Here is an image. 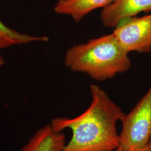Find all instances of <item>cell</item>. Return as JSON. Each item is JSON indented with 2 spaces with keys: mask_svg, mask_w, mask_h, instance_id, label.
Here are the masks:
<instances>
[{
  "mask_svg": "<svg viewBox=\"0 0 151 151\" xmlns=\"http://www.w3.org/2000/svg\"><path fill=\"white\" fill-rule=\"evenodd\" d=\"M92 101L86 110L75 118H56L50 125L55 130L72 131L62 151H114L119 147L116 125L124 114L122 109L96 85H90Z\"/></svg>",
  "mask_w": 151,
  "mask_h": 151,
  "instance_id": "1",
  "label": "cell"
},
{
  "mask_svg": "<svg viewBox=\"0 0 151 151\" xmlns=\"http://www.w3.org/2000/svg\"><path fill=\"white\" fill-rule=\"evenodd\" d=\"M128 53L112 33L72 46L66 52L65 63L73 72L105 81L129 70Z\"/></svg>",
  "mask_w": 151,
  "mask_h": 151,
  "instance_id": "2",
  "label": "cell"
},
{
  "mask_svg": "<svg viewBox=\"0 0 151 151\" xmlns=\"http://www.w3.org/2000/svg\"><path fill=\"white\" fill-rule=\"evenodd\" d=\"M121 122L119 148L123 151H140L145 148L151 138V85Z\"/></svg>",
  "mask_w": 151,
  "mask_h": 151,
  "instance_id": "3",
  "label": "cell"
},
{
  "mask_svg": "<svg viewBox=\"0 0 151 151\" xmlns=\"http://www.w3.org/2000/svg\"><path fill=\"white\" fill-rule=\"evenodd\" d=\"M113 34L128 53L151 52V14L122 20Z\"/></svg>",
  "mask_w": 151,
  "mask_h": 151,
  "instance_id": "4",
  "label": "cell"
},
{
  "mask_svg": "<svg viewBox=\"0 0 151 151\" xmlns=\"http://www.w3.org/2000/svg\"><path fill=\"white\" fill-rule=\"evenodd\" d=\"M148 11H151V0H115L103 9L100 18L104 27H115L123 19Z\"/></svg>",
  "mask_w": 151,
  "mask_h": 151,
  "instance_id": "5",
  "label": "cell"
},
{
  "mask_svg": "<svg viewBox=\"0 0 151 151\" xmlns=\"http://www.w3.org/2000/svg\"><path fill=\"white\" fill-rule=\"evenodd\" d=\"M65 146L62 131H56L48 124L38 130L21 151H62Z\"/></svg>",
  "mask_w": 151,
  "mask_h": 151,
  "instance_id": "6",
  "label": "cell"
},
{
  "mask_svg": "<svg viewBox=\"0 0 151 151\" xmlns=\"http://www.w3.org/2000/svg\"><path fill=\"white\" fill-rule=\"evenodd\" d=\"M115 0H58L54 11L61 15L70 16L79 22L90 12L99 8H105Z\"/></svg>",
  "mask_w": 151,
  "mask_h": 151,
  "instance_id": "7",
  "label": "cell"
},
{
  "mask_svg": "<svg viewBox=\"0 0 151 151\" xmlns=\"http://www.w3.org/2000/svg\"><path fill=\"white\" fill-rule=\"evenodd\" d=\"M48 40V38L47 37H35L18 32L8 27L0 19V49L6 48L18 44Z\"/></svg>",
  "mask_w": 151,
  "mask_h": 151,
  "instance_id": "8",
  "label": "cell"
},
{
  "mask_svg": "<svg viewBox=\"0 0 151 151\" xmlns=\"http://www.w3.org/2000/svg\"><path fill=\"white\" fill-rule=\"evenodd\" d=\"M140 151H151V138L147 145Z\"/></svg>",
  "mask_w": 151,
  "mask_h": 151,
  "instance_id": "9",
  "label": "cell"
},
{
  "mask_svg": "<svg viewBox=\"0 0 151 151\" xmlns=\"http://www.w3.org/2000/svg\"><path fill=\"white\" fill-rule=\"evenodd\" d=\"M4 64H5V60L2 58V57L0 55V67H2Z\"/></svg>",
  "mask_w": 151,
  "mask_h": 151,
  "instance_id": "10",
  "label": "cell"
},
{
  "mask_svg": "<svg viewBox=\"0 0 151 151\" xmlns=\"http://www.w3.org/2000/svg\"><path fill=\"white\" fill-rule=\"evenodd\" d=\"M123 151L122 150V149L121 148H120L119 147H118L116 150H115V151Z\"/></svg>",
  "mask_w": 151,
  "mask_h": 151,
  "instance_id": "11",
  "label": "cell"
}]
</instances>
